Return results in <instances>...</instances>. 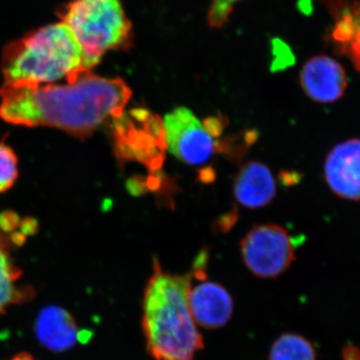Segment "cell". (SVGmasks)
<instances>
[{"instance_id":"obj_9","label":"cell","mask_w":360,"mask_h":360,"mask_svg":"<svg viewBox=\"0 0 360 360\" xmlns=\"http://www.w3.org/2000/svg\"><path fill=\"white\" fill-rule=\"evenodd\" d=\"M324 176L336 195L360 201V139L341 142L328 153Z\"/></svg>"},{"instance_id":"obj_5","label":"cell","mask_w":360,"mask_h":360,"mask_svg":"<svg viewBox=\"0 0 360 360\" xmlns=\"http://www.w3.org/2000/svg\"><path fill=\"white\" fill-rule=\"evenodd\" d=\"M240 252L245 266L260 278H276L295 259L292 238L285 229L276 224L251 229L241 240Z\"/></svg>"},{"instance_id":"obj_3","label":"cell","mask_w":360,"mask_h":360,"mask_svg":"<svg viewBox=\"0 0 360 360\" xmlns=\"http://www.w3.org/2000/svg\"><path fill=\"white\" fill-rule=\"evenodd\" d=\"M92 68L63 22L33 30L11 42L2 52L4 84L35 86L70 82Z\"/></svg>"},{"instance_id":"obj_10","label":"cell","mask_w":360,"mask_h":360,"mask_svg":"<svg viewBox=\"0 0 360 360\" xmlns=\"http://www.w3.org/2000/svg\"><path fill=\"white\" fill-rule=\"evenodd\" d=\"M188 300L194 321L205 329L224 328L233 314L231 293L212 281H205L191 288Z\"/></svg>"},{"instance_id":"obj_11","label":"cell","mask_w":360,"mask_h":360,"mask_svg":"<svg viewBox=\"0 0 360 360\" xmlns=\"http://www.w3.org/2000/svg\"><path fill=\"white\" fill-rule=\"evenodd\" d=\"M233 194L243 207L257 210L269 205L276 194V182L269 167L250 161L239 169L233 181Z\"/></svg>"},{"instance_id":"obj_19","label":"cell","mask_w":360,"mask_h":360,"mask_svg":"<svg viewBox=\"0 0 360 360\" xmlns=\"http://www.w3.org/2000/svg\"><path fill=\"white\" fill-rule=\"evenodd\" d=\"M11 360H35L33 359L32 355L27 354V352H21V354L15 355L13 359Z\"/></svg>"},{"instance_id":"obj_13","label":"cell","mask_w":360,"mask_h":360,"mask_svg":"<svg viewBox=\"0 0 360 360\" xmlns=\"http://www.w3.org/2000/svg\"><path fill=\"white\" fill-rule=\"evenodd\" d=\"M336 49L347 56L360 72V6L345 7L331 33Z\"/></svg>"},{"instance_id":"obj_16","label":"cell","mask_w":360,"mask_h":360,"mask_svg":"<svg viewBox=\"0 0 360 360\" xmlns=\"http://www.w3.org/2000/svg\"><path fill=\"white\" fill-rule=\"evenodd\" d=\"M18 158L13 149L0 143V193H6L18 179Z\"/></svg>"},{"instance_id":"obj_6","label":"cell","mask_w":360,"mask_h":360,"mask_svg":"<svg viewBox=\"0 0 360 360\" xmlns=\"http://www.w3.org/2000/svg\"><path fill=\"white\" fill-rule=\"evenodd\" d=\"M165 144L169 153L186 165H205L214 155V135L186 108H175L163 120Z\"/></svg>"},{"instance_id":"obj_4","label":"cell","mask_w":360,"mask_h":360,"mask_svg":"<svg viewBox=\"0 0 360 360\" xmlns=\"http://www.w3.org/2000/svg\"><path fill=\"white\" fill-rule=\"evenodd\" d=\"M91 65L104 54L131 46L132 25L120 0H71L59 11Z\"/></svg>"},{"instance_id":"obj_2","label":"cell","mask_w":360,"mask_h":360,"mask_svg":"<svg viewBox=\"0 0 360 360\" xmlns=\"http://www.w3.org/2000/svg\"><path fill=\"white\" fill-rule=\"evenodd\" d=\"M206 255H200L188 274H172L153 262L144 290L142 330L146 349L155 360H194L205 347L189 307L193 277L205 276Z\"/></svg>"},{"instance_id":"obj_20","label":"cell","mask_w":360,"mask_h":360,"mask_svg":"<svg viewBox=\"0 0 360 360\" xmlns=\"http://www.w3.org/2000/svg\"><path fill=\"white\" fill-rule=\"evenodd\" d=\"M359 6H360V4H359Z\"/></svg>"},{"instance_id":"obj_14","label":"cell","mask_w":360,"mask_h":360,"mask_svg":"<svg viewBox=\"0 0 360 360\" xmlns=\"http://www.w3.org/2000/svg\"><path fill=\"white\" fill-rule=\"evenodd\" d=\"M21 276L22 272L14 264L6 241L0 236V315L32 296L30 288L18 285Z\"/></svg>"},{"instance_id":"obj_15","label":"cell","mask_w":360,"mask_h":360,"mask_svg":"<svg viewBox=\"0 0 360 360\" xmlns=\"http://www.w3.org/2000/svg\"><path fill=\"white\" fill-rule=\"evenodd\" d=\"M269 360H316L314 345L295 333L279 336L270 349Z\"/></svg>"},{"instance_id":"obj_7","label":"cell","mask_w":360,"mask_h":360,"mask_svg":"<svg viewBox=\"0 0 360 360\" xmlns=\"http://www.w3.org/2000/svg\"><path fill=\"white\" fill-rule=\"evenodd\" d=\"M132 115L129 117L123 113L115 120L118 153L144 165H160L165 148L163 123L146 111H135Z\"/></svg>"},{"instance_id":"obj_1","label":"cell","mask_w":360,"mask_h":360,"mask_svg":"<svg viewBox=\"0 0 360 360\" xmlns=\"http://www.w3.org/2000/svg\"><path fill=\"white\" fill-rule=\"evenodd\" d=\"M0 96V117L7 122L54 127L84 137L108 120L120 118L131 90L120 78L89 71L65 84H4Z\"/></svg>"},{"instance_id":"obj_8","label":"cell","mask_w":360,"mask_h":360,"mask_svg":"<svg viewBox=\"0 0 360 360\" xmlns=\"http://www.w3.org/2000/svg\"><path fill=\"white\" fill-rule=\"evenodd\" d=\"M300 80L304 94L317 103H335L347 89L345 68L326 56L309 59L300 70Z\"/></svg>"},{"instance_id":"obj_12","label":"cell","mask_w":360,"mask_h":360,"mask_svg":"<svg viewBox=\"0 0 360 360\" xmlns=\"http://www.w3.org/2000/svg\"><path fill=\"white\" fill-rule=\"evenodd\" d=\"M35 333L39 342L54 352L72 347L79 340L80 333L72 315L59 307L42 309L35 322Z\"/></svg>"},{"instance_id":"obj_17","label":"cell","mask_w":360,"mask_h":360,"mask_svg":"<svg viewBox=\"0 0 360 360\" xmlns=\"http://www.w3.org/2000/svg\"><path fill=\"white\" fill-rule=\"evenodd\" d=\"M240 0H212L208 9V25L212 28H220L229 21L234 6Z\"/></svg>"},{"instance_id":"obj_18","label":"cell","mask_w":360,"mask_h":360,"mask_svg":"<svg viewBox=\"0 0 360 360\" xmlns=\"http://www.w3.org/2000/svg\"><path fill=\"white\" fill-rule=\"evenodd\" d=\"M345 360H360V352L354 347H347L345 352Z\"/></svg>"}]
</instances>
